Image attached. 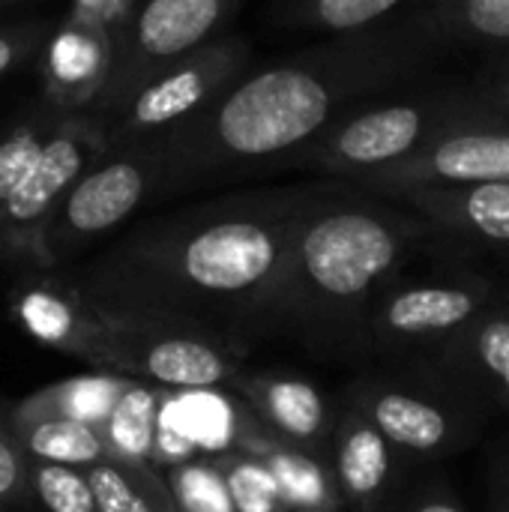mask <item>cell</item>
<instances>
[{
    "label": "cell",
    "mask_w": 509,
    "mask_h": 512,
    "mask_svg": "<svg viewBox=\"0 0 509 512\" xmlns=\"http://www.w3.org/2000/svg\"><path fill=\"white\" fill-rule=\"evenodd\" d=\"M450 48L420 6L246 69L198 120L156 141L159 195L285 168L351 108L420 81Z\"/></svg>",
    "instance_id": "6da1fadb"
},
{
    "label": "cell",
    "mask_w": 509,
    "mask_h": 512,
    "mask_svg": "<svg viewBox=\"0 0 509 512\" xmlns=\"http://www.w3.org/2000/svg\"><path fill=\"white\" fill-rule=\"evenodd\" d=\"M324 183L234 192L156 216L66 279L102 309L192 321L246 345L249 324Z\"/></svg>",
    "instance_id": "7a4b0ae2"
},
{
    "label": "cell",
    "mask_w": 509,
    "mask_h": 512,
    "mask_svg": "<svg viewBox=\"0 0 509 512\" xmlns=\"http://www.w3.org/2000/svg\"><path fill=\"white\" fill-rule=\"evenodd\" d=\"M423 249H432V231L408 204L327 180L300 219L246 339L285 333L312 348H366L372 300Z\"/></svg>",
    "instance_id": "3957f363"
},
{
    "label": "cell",
    "mask_w": 509,
    "mask_h": 512,
    "mask_svg": "<svg viewBox=\"0 0 509 512\" xmlns=\"http://www.w3.org/2000/svg\"><path fill=\"white\" fill-rule=\"evenodd\" d=\"M480 123L509 126L477 99L468 78L411 81L342 114L285 168L312 171L321 180H354L399 165L447 129Z\"/></svg>",
    "instance_id": "277c9868"
},
{
    "label": "cell",
    "mask_w": 509,
    "mask_h": 512,
    "mask_svg": "<svg viewBox=\"0 0 509 512\" xmlns=\"http://www.w3.org/2000/svg\"><path fill=\"white\" fill-rule=\"evenodd\" d=\"M102 339L93 372H114L168 390L219 387L240 375L246 345L180 318L102 309Z\"/></svg>",
    "instance_id": "5b68a950"
},
{
    "label": "cell",
    "mask_w": 509,
    "mask_h": 512,
    "mask_svg": "<svg viewBox=\"0 0 509 512\" xmlns=\"http://www.w3.org/2000/svg\"><path fill=\"white\" fill-rule=\"evenodd\" d=\"M504 291V282L459 258L429 276L405 279L399 273L372 300L363 342L369 351L411 360L459 333L483 309L498 303Z\"/></svg>",
    "instance_id": "8992f818"
},
{
    "label": "cell",
    "mask_w": 509,
    "mask_h": 512,
    "mask_svg": "<svg viewBox=\"0 0 509 512\" xmlns=\"http://www.w3.org/2000/svg\"><path fill=\"white\" fill-rule=\"evenodd\" d=\"M252 45L240 33H219L180 60L147 75L120 105L96 114L117 144H147L198 120L249 69Z\"/></svg>",
    "instance_id": "52a82bcc"
},
{
    "label": "cell",
    "mask_w": 509,
    "mask_h": 512,
    "mask_svg": "<svg viewBox=\"0 0 509 512\" xmlns=\"http://www.w3.org/2000/svg\"><path fill=\"white\" fill-rule=\"evenodd\" d=\"M351 405L399 450L417 459H447L474 447L492 420L486 408L411 360V378H369Z\"/></svg>",
    "instance_id": "ba28073f"
},
{
    "label": "cell",
    "mask_w": 509,
    "mask_h": 512,
    "mask_svg": "<svg viewBox=\"0 0 509 512\" xmlns=\"http://www.w3.org/2000/svg\"><path fill=\"white\" fill-rule=\"evenodd\" d=\"M159 180L162 156L156 141L111 147L66 192L42 234L36 270H57L117 231L144 201L159 195Z\"/></svg>",
    "instance_id": "9c48e42d"
},
{
    "label": "cell",
    "mask_w": 509,
    "mask_h": 512,
    "mask_svg": "<svg viewBox=\"0 0 509 512\" xmlns=\"http://www.w3.org/2000/svg\"><path fill=\"white\" fill-rule=\"evenodd\" d=\"M111 150L108 126L90 114H66L45 141L33 168L0 201V267L27 264L36 270L48 222L75 180Z\"/></svg>",
    "instance_id": "30bf717a"
},
{
    "label": "cell",
    "mask_w": 509,
    "mask_h": 512,
    "mask_svg": "<svg viewBox=\"0 0 509 512\" xmlns=\"http://www.w3.org/2000/svg\"><path fill=\"white\" fill-rule=\"evenodd\" d=\"M135 0H75L39 48V99L60 114L93 111L111 78L120 30Z\"/></svg>",
    "instance_id": "8fae6325"
},
{
    "label": "cell",
    "mask_w": 509,
    "mask_h": 512,
    "mask_svg": "<svg viewBox=\"0 0 509 512\" xmlns=\"http://www.w3.org/2000/svg\"><path fill=\"white\" fill-rule=\"evenodd\" d=\"M243 0H135L120 30L111 78L90 114H108L147 75L219 36Z\"/></svg>",
    "instance_id": "7c38bea8"
},
{
    "label": "cell",
    "mask_w": 509,
    "mask_h": 512,
    "mask_svg": "<svg viewBox=\"0 0 509 512\" xmlns=\"http://www.w3.org/2000/svg\"><path fill=\"white\" fill-rule=\"evenodd\" d=\"M495 180H509V126L480 123L447 129L399 165L342 183L399 198L417 189H450Z\"/></svg>",
    "instance_id": "4fadbf2b"
},
{
    "label": "cell",
    "mask_w": 509,
    "mask_h": 512,
    "mask_svg": "<svg viewBox=\"0 0 509 512\" xmlns=\"http://www.w3.org/2000/svg\"><path fill=\"white\" fill-rule=\"evenodd\" d=\"M444 384L486 408L489 414H509V297L483 309L459 333L411 357Z\"/></svg>",
    "instance_id": "5bb4252c"
},
{
    "label": "cell",
    "mask_w": 509,
    "mask_h": 512,
    "mask_svg": "<svg viewBox=\"0 0 509 512\" xmlns=\"http://www.w3.org/2000/svg\"><path fill=\"white\" fill-rule=\"evenodd\" d=\"M258 417L219 387L168 390L159 402L153 465L174 468L180 462L240 450Z\"/></svg>",
    "instance_id": "9a60e30c"
},
{
    "label": "cell",
    "mask_w": 509,
    "mask_h": 512,
    "mask_svg": "<svg viewBox=\"0 0 509 512\" xmlns=\"http://www.w3.org/2000/svg\"><path fill=\"white\" fill-rule=\"evenodd\" d=\"M396 201L408 204L432 231V246L450 255L492 252L509 264V180L417 189Z\"/></svg>",
    "instance_id": "2e32d148"
},
{
    "label": "cell",
    "mask_w": 509,
    "mask_h": 512,
    "mask_svg": "<svg viewBox=\"0 0 509 512\" xmlns=\"http://www.w3.org/2000/svg\"><path fill=\"white\" fill-rule=\"evenodd\" d=\"M9 309L33 342L93 369L105 312L102 306L84 300L66 276H54V270L27 273V279L15 285Z\"/></svg>",
    "instance_id": "e0dca14e"
},
{
    "label": "cell",
    "mask_w": 509,
    "mask_h": 512,
    "mask_svg": "<svg viewBox=\"0 0 509 512\" xmlns=\"http://www.w3.org/2000/svg\"><path fill=\"white\" fill-rule=\"evenodd\" d=\"M249 411L294 447L312 450L330 435V411L321 390L294 375H237Z\"/></svg>",
    "instance_id": "ac0fdd59"
},
{
    "label": "cell",
    "mask_w": 509,
    "mask_h": 512,
    "mask_svg": "<svg viewBox=\"0 0 509 512\" xmlns=\"http://www.w3.org/2000/svg\"><path fill=\"white\" fill-rule=\"evenodd\" d=\"M396 447L351 405L336 429L333 477L345 504L375 512L396 477Z\"/></svg>",
    "instance_id": "d6986e66"
},
{
    "label": "cell",
    "mask_w": 509,
    "mask_h": 512,
    "mask_svg": "<svg viewBox=\"0 0 509 512\" xmlns=\"http://www.w3.org/2000/svg\"><path fill=\"white\" fill-rule=\"evenodd\" d=\"M240 450L258 456L270 468V474L279 486V495L291 512L342 510L345 501L339 495L333 471L321 459H315L309 450L294 447L291 441L279 438L261 420L249 429Z\"/></svg>",
    "instance_id": "ffe728a7"
},
{
    "label": "cell",
    "mask_w": 509,
    "mask_h": 512,
    "mask_svg": "<svg viewBox=\"0 0 509 512\" xmlns=\"http://www.w3.org/2000/svg\"><path fill=\"white\" fill-rule=\"evenodd\" d=\"M135 378L114 372H90L75 375L57 384H48L30 396H24L12 408V420H75L87 426H99L108 420L114 402Z\"/></svg>",
    "instance_id": "44dd1931"
},
{
    "label": "cell",
    "mask_w": 509,
    "mask_h": 512,
    "mask_svg": "<svg viewBox=\"0 0 509 512\" xmlns=\"http://www.w3.org/2000/svg\"><path fill=\"white\" fill-rule=\"evenodd\" d=\"M423 0H276L270 21L285 30L306 33H351L390 21Z\"/></svg>",
    "instance_id": "7402d4cb"
},
{
    "label": "cell",
    "mask_w": 509,
    "mask_h": 512,
    "mask_svg": "<svg viewBox=\"0 0 509 512\" xmlns=\"http://www.w3.org/2000/svg\"><path fill=\"white\" fill-rule=\"evenodd\" d=\"M417 6L450 51H509V0H423Z\"/></svg>",
    "instance_id": "603a6c76"
},
{
    "label": "cell",
    "mask_w": 509,
    "mask_h": 512,
    "mask_svg": "<svg viewBox=\"0 0 509 512\" xmlns=\"http://www.w3.org/2000/svg\"><path fill=\"white\" fill-rule=\"evenodd\" d=\"M99 512H177L171 489L156 465L102 459L84 468Z\"/></svg>",
    "instance_id": "cb8c5ba5"
},
{
    "label": "cell",
    "mask_w": 509,
    "mask_h": 512,
    "mask_svg": "<svg viewBox=\"0 0 509 512\" xmlns=\"http://www.w3.org/2000/svg\"><path fill=\"white\" fill-rule=\"evenodd\" d=\"M165 387L150 381H132L123 396L114 402L108 420L102 423V438L111 450V459L153 465L156 444V417Z\"/></svg>",
    "instance_id": "d4e9b609"
},
{
    "label": "cell",
    "mask_w": 509,
    "mask_h": 512,
    "mask_svg": "<svg viewBox=\"0 0 509 512\" xmlns=\"http://www.w3.org/2000/svg\"><path fill=\"white\" fill-rule=\"evenodd\" d=\"M12 435L36 462L90 468L111 459L102 429L75 420H12Z\"/></svg>",
    "instance_id": "484cf974"
},
{
    "label": "cell",
    "mask_w": 509,
    "mask_h": 512,
    "mask_svg": "<svg viewBox=\"0 0 509 512\" xmlns=\"http://www.w3.org/2000/svg\"><path fill=\"white\" fill-rule=\"evenodd\" d=\"M66 114L51 108L45 99H36L3 135H0V201L21 183V177L39 159L45 141L60 126Z\"/></svg>",
    "instance_id": "4316f807"
},
{
    "label": "cell",
    "mask_w": 509,
    "mask_h": 512,
    "mask_svg": "<svg viewBox=\"0 0 509 512\" xmlns=\"http://www.w3.org/2000/svg\"><path fill=\"white\" fill-rule=\"evenodd\" d=\"M210 459L231 495L234 512H291L279 495V486L270 468L258 456L231 450V453H219Z\"/></svg>",
    "instance_id": "83f0119b"
},
{
    "label": "cell",
    "mask_w": 509,
    "mask_h": 512,
    "mask_svg": "<svg viewBox=\"0 0 509 512\" xmlns=\"http://www.w3.org/2000/svg\"><path fill=\"white\" fill-rule=\"evenodd\" d=\"M177 512H234L231 495L213 465V459H189L168 468L165 477Z\"/></svg>",
    "instance_id": "f1b7e54d"
},
{
    "label": "cell",
    "mask_w": 509,
    "mask_h": 512,
    "mask_svg": "<svg viewBox=\"0 0 509 512\" xmlns=\"http://www.w3.org/2000/svg\"><path fill=\"white\" fill-rule=\"evenodd\" d=\"M30 492L48 512H99L84 468L30 459Z\"/></svg>",
    "instance_id": "f546056e"
},
{
    "label": "cell",
    "mask_w": 509,
    "mask_h": 512,
    "mask_svg": "<svg viewBox=\"0 0 509 512\" xmlns=\"http://www.w3.org/2000/svg\"><path fill=\"white\" fill-rule=\"evenodd\" d=\"M51 33L48 21H15L0 24V78L18 72L24 63H30L39 48L45 45Z\"/></svg>",
    "instance_id": "4dcf8cb0"
},
{
    "label": "cell",
    "mask_w": 509,
    "mask_h": 512,
    "mask_svg": "<svg viewBox=\"0 0 509 512\" xmlns=\"http://www.w3.org/2000/svg\"><path fill=\"white\" fill-rule=\"evenodd\" d=\"M477 99L504 123H509V51H492L468 78Z\"/></svg>",
    "instance_id": "1f68e13d"
},
{
    "label": "cell",
    "mask_w": 509,
    "mask_h": 512,
    "mask_svg": "<svg viewBox=\"0 0 509 512\" xmlns=\"http://www.w3.org/2000/svg\"><path fill=\"white\" fill-rule=\"evenodd\" d=\"M30 495V456L15 435L0 432V504H21Z\"/></svg>",
    "instance_id": "d6a6232c"
},
{
    "label": "cell",
    "mask_w": 509,
    "mask_h": 512,
    "mask_svg": "<svg viewBox=\"0 0 509 512\" xmlns=\"http://www.w3.org/2000/svg\"><path fill=\"white\" fill-rule=\"evenodd\" d=\"M489 512H509V435L498 444L489 468Z\"/></svg>",
    "instance_id": "836d02e7"
},
{
    "label": "cell",
    "mask_w": 509,
    "mask_h": 512,
    "mask_svg": "<svg viewBox=\"0 0 509 512\" xmlns=\"http://www.w3.org/2000/svg\"><path fill=\"white\" fill-rule=\"evenodd\" d=\"M405 512H465L459 507V501L447 492V489H426L420 492L411 507Z\"/></svg>",
    "instance_id": "e575fe53"
},
{
    "label": "cell",
    "mask_w": 509,
    "mask_h": 512,
    "mask_svg": "<svg viewBox=\"0 0 509 512\" xmlns=\"http://www.w3.org/2000/svg\"><path fill=\"white\" fill-rule=\"evenodd\" d=\"M9 3H21V0H0V6H9Z\"/></svg>",
    "instance_id": "d590c367"
},
{
    "label": "cell",
    "mask_w": 509,
    "mask_h": 512,
    "mask_svg": "<svg viewBox=\"0 0 509 512\" xmlns=\"http://www.w3.org/2000/svg\"><path fill=\"white\" fill-rule=\"evenodd\" d=\"M297 512H339V510H297Z\"/></svg>",
    "instance_id": "8d00e7d4"
}]
</instances>
